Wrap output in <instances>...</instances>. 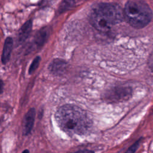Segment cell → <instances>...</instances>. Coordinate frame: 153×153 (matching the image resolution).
Instances as JSON below:
<instances>
[{
    "instance_id": "obj_1",
    "label": "cell",
    "mask_w": 153,
    "mask_h": 153,
    "mask_svg": "<svg viewBox=\"0 0 153 153\" xmlns=\"http://www.w3.org/2000/svg\"><path fill=\"white\" fill-rule=\"evenodd\" d=\"M55 119L59 128L69 136H83L91 130L92 121L87 113L79 107L66 104L59 107Z\"/></svg>"
},
{
    "instance_id": "obj_2",
    "label": "cell",
    "mask_w": 153,
    "mask_h": 153,
    "mask_svg": "<svg viewBox=\"0 0 153 153\" xmlns=\"http://www.w3.org/2000/svg\"><path fill=\"white\" fill-rule=\"evenodd\" d=\"M124 19V10L118 4L100 3L91 11L90 21L92 26L100 32H106Z\"/></svg>"
},
{
    "instance_id": "obj_3",
    "label": "cell",
    "mask_w": 153,
    "mask_h": 153,
    "mask_svg": "<svg viewBox=\"0 0 153 153\" xmlns=\"http://www.w3.org/2000/svg\"><path fill=\"white\" fill-rule=\"evenodd\" d=\"M124 16L130 25L140 29L151 22L152 12L149 6L142 0H128L124 9Z\"/></svg>"
},
{
    "instance_id": "obj_4",
    "label": "cell",
    "mask_w": 153,
    "mask_h": 153,
    "mask_svg": "<svg viewBox=\"0 0 153 153\" xmlns=\"http://www.w3.org/2000/svg\"><path fill=\"white\" fill-rule=\"evenodd\" d=\"M133 94L132 88L129 86L118 85L107 90L103 98L108 103H114L123 102L130 99Z\"/></svg>"
},
{
    "instance_id": "obj_5",
    "label": "cell",
    "mask_w": 153,
    "mask_h": 153,
    "mask_svg": "<svg viewBox=\"0 0 153 153\" xmlns=\"http://www.w3.org/2000/svg\"><path fill=\"white\" fill-rule=\"evenodd\" d=\"M36 115L35 109L31 108L26 113L22 123V132L25 136L28 135L32 130Z\"/></svg>"
},
{
    "instance_id": "obj_6",
    "label": "cell",
    "mask_w": 153,
    "mask_h": 153,
    "mask_svg": "<svg viewBox=\"0 0 153 153\" xmlns=\"http://www.w3.org/2000/svg\"><path fill=\"white\" fill-rule=\"evenodd\" d=\"M67 62L61 59H55L50 64L48 69L51 73L56 76H60L65 72Z\"/></svg>"
},
{
    "instance_id": "obj_7",
    "label": "cell",
    "mask_w": 153,
    "mask_h": 153,
    "mask_svg": "<svg viewBox=\"0 0 153 153\" xmlns=\"http://www.w3.org/2000/svg\"><path fill=\"white\" fill-rule=\"evenodd\" d=\"M13 46V40L11 37H7L4 44L1 56V61L3 65H5L10 60Z\"/></svg>"
},
{
    "instance_id": "obj_8",
    "label": "cell",
    "mask_w": 153,
    "mask_h": 153,
    "mask_svg": "<svg viewBox=\"0 0 153 153\" xmlns=\"http://www.w3.org/2000/svg\"><path fill=\"white\" fill-rule=\"evenodd\" d=\"M32 20H28L25 22L20 27L18 33V42L22 43L29 35L32 30Z\"/></svg>"
},
{
    "instance_id": "obj_9",
    "label": "cell",
    "mask_w": 153,
    "mask_h": 153,
    "mask_svg": "<svg viewBox=\"0 0 153 153\" xmlns=\"http://www.w3.org/2000/svg\"><path fill=\"white\" fill-rule=\"evenodd\" d=\"M49 35V30L47 27L41 28L35 36V43L38 47H41L46 42Z\"/></svg>"
},
{
    "instance_id": "obj_10",
    "label": "cell",
    "mask_w": 153,
    "mask_h": 153,
    "mask_svg": "<svg viewBox=\"0 0 153 153\" xmlns=\"http://www.w3.org/2000/svg\"><path fill=\"white\" fill-rule=\"evenodd\" d=\"M76 0H63L59 7V11L62 13L72 8L76 4Z\"/></svg>"
},
{
    "instance_id": "obj_11",
    "label": "cell",
    "mask_w": 153,
    "mask_h": 153,
    "mask_svg": "<svg viewBox=\"0 0 153 153\" xmlns=\"http://www.w3.org/2000/svg\"><path fill=\"white\" fill-rule=\"evenodd\" d=\"M41 61V57L39 56H36L32 61V62L31 63L30 67L29 68V71H28V73L29 74L31 75L33 72H34L35 71V70L37 69V68L38 67L39 63Z\"/></svg>"
},
{
    "instance_id": "obj_12",
    "label": "cell",
    "mask_w": 153,
    "mask_h": 153,
    "mask_svg": "<svg viewBox=\"0 0 153 153\" xmlns=\"http://www.w3.org/2000/svg\"><path fill=\"white\" fill-rule=\"evenodd\" d=\"M140 142H141V139L137 140L130 148H128V149L127 150V151L125 153H134L136 151V150L137 149V148H139Z\"/></svg>"
},
{
    "instance_id": "obj_13",
    "label": "cell",
    "mask_w": 153,
    "mask_h": 153,
    "mask_svg": "<svg viewBox=\"0 0 153 153\" xmlns=\"http://www.w3.org/2000/svg\"><path fill=\"white\" fill-rule=\"evenodd\" d=\"M148 64L149 69L151 70L152 72H153V50L151 53L148 61Z\"/></svg>"
},
{
    "instance_id": "obj_14",
    "label": "cell",
    "mask_w": 153,
    "mask_h": 153,
    "mask_svg": "<svg viewBox=\"0 0 153 153\" xmlns=\"http://www.w3.org/2000/svg\"><path fill=\"white\" fill-rule=\"evenodd\" d=\"M72 153H94L93 151L88 149H84V150H79L78 151H75Z\"/></svg>"
},
{
    "instance_id": "obj_15",
    "label": "cell",
    "mask_w": 153,
    "mask_h": 153,
    "mask_svg": "<svg viewBox=\"0 0 153 153\" xmlns=\"http://www.w3.org/2000/svg\"><path fill=\"white\" fill-rule=\"evenodd\" d=\"M3 85H4V83H3L2 81L1 80V94H2V90H3Z\"/></svg>"
},
{
    "instance_id": "obj_16",
    "label": "cell",
    "mask_w": 153,
    "mask_h": 153,
    "mask_svg": "<svg viewBox=\"0 0 153 153\" xmlns=\"http://www.w3.org/2000/svg\"><path fill=\"white\" fill-rule=\"evenodd\" d=\"M22 153H29V151L28 149H25Z\"/></svg>"
}]
</instances>
